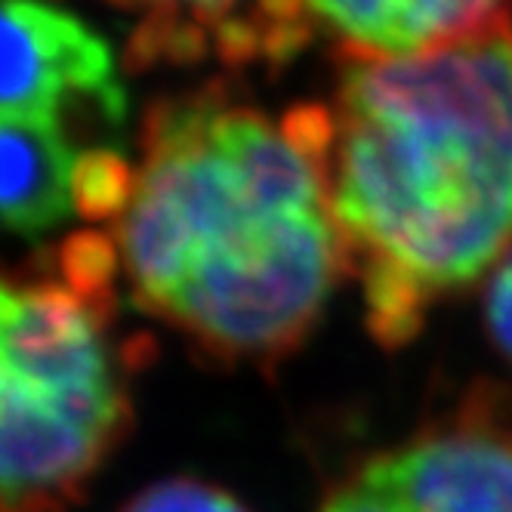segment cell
<instances>
[{"label": "cell", "instance_id": "obj_9", "mask_svg": "<svg viewBox=\"0 0 512 512\" xmlns=\"http://www.w3.org/2000/svg\"><path fill=\"white\" fill-rule=\"evenodd\" d=\"M118 244L102 232L68 235L56 247V275L75 287L78 294L96 303L115 306V275H118Z\"/></svg>", "mask_w": 512, "mask_h": 512}, {"label": "cell", "instance_id": "obj_7", "mask_svg": "<svg viewBox=\"0 0 512 512\" xmlns=\"http://www.w3.org/2000/svg\"><path fill=\"white\" fill-rule=\"evenodd\" d=\"M145 16L189 22L210 34L216 53L232 65L287 62L306 44L297 0H115Z\"/></svg>", "mask_w": 512, "mask_h": 512}, {"label": "cell", "instance_id": "obj_12", "mask_svg": "<svg viewBox=\"0 0 512 512\" xmlns=\"http://www.w3.org/2000/svg\"><path fill=\"white\" fill-rule=\"evenodd\" d=\"M4 380H7V364H4V355H0V392H4Z\"/></svg>", "mask_w": 512, "mask_h": 512}, {"label": "cell", "instance_id": "obj_6", "mask_svg": "<svg viewBox=\"0 0 512 512\" xmlns=\"http://www.w3.org/2000/svg\"><path fill=\"white\" fill-rule=\"evenodd\" d=\"M75 161L59 118L0 115V229L19 238L59 229L75 210Z\"/></svg>", "mask_w": 512, "mask_h": 512}, {"label": "cell", "instance_id": "obj_2", "mask_svg": "<svg viewBox=\"0 0 512 512\" xmlns=\"http://www.w3.org/2000/svg\"><path fill=\"white\" fill-rule=\"evenodd\" d=\"M327 195L386 349L512 250V25L408 59H343Z\"/></svg>", "mask_w": 512, "mask_h": 512}, {"label": "cell", "instance_id": "obj_3", "mask_svg": "<svg viewBox=\"0 0 512 512\" xmlns=\"http://www.w3.org/2000/svg\"><path fill=\"white\" fill-rule=\"evenodd\" d=\"M318 512H512V386H469L448 414L364 460Z\"/></svg>", "mask_w": 512, "mask_h": 512}, {"label": "cell", "instance_id": "obj_10", "mask_svg": "<svg viewBox=\"0 0 512 512\" xmlns=\"http://www.w3.org/2000/svg\"><path fill=\"white\" fill-rule=\"evenodd\" d=\"M118 512H250L226 488L201 479H167L139 491Z\"/></svg>", "mask_w": 512, "mask_h": 512}, {"label": "cell", "instance_id": "obj_1", "mask_svg": "<svg viewBox=\"0 0 512 512\" xmlns=\"http://www.w3.org/2000/svg\"><path fill=\"white\" fill-rule=\"evenodd\" d=\"M327 149L324 105L275 124L219 93L158 102L115 235L133 303L223 364L294 355L349 275Z\"/></svg>", "mask_w": 512, "mask_h": 512}, {"label": "cell", "instance_id": "obj_5", "mask_svg": "<svg viewBox=\"0 0 512 512\" xmlns=\"http://www.w3.org/2000/svg\"><path fill=\"white\" fill-rule=\"evenodd\" d=\"M306 10L340 59H408L509 19L506 0H306Z\"/></svg>", "mask_w": 512, "mask_h": 512}, {"label": "cell", "instance_id": "obj_4", "mask_svg": "<svg viewBox=\"0 0 512 512\" xmlns=\"http://www.w3.org/2000/svg\"><path fill=\"white\" fill-rule=\"evenodd\" d=\"M87 105L127 108L108 44L41 0H0V115L62 121Z\"/></svg>", "mask_w": 512, "mask_h": 512}, {"label": "cell", "instance_id": "obj_11", "mask_svg": "<svg viewBox=\"0 0 512 512\" xmlns=\"http://www.w3.org/2000/svg\"><path fill=\"white\" fill-rule=\"evenodd\" d=\"M482 321L497 352L512 364V250L503 256V263L494 266L485 300H482Z\"/></svg>", "mask_w": 512, "mask_h": 512}, {"label": "cell", "instance_id": "obj_8", "mask_svg": "<svg viewBox=\"0 0 512 512\" xmlns=\"http://www.w3.org/2000/svg\"><path fill=\"white\" fill-rule=\"evenodd\" d=\"M136 176L139 170H133L127 155L118 149L96 145V149L81 152L75 173H71L75 213L84 219H121L136 195Z\"/></svg>", "mask_w": 512, "mask_h": 512}]
</instances>
